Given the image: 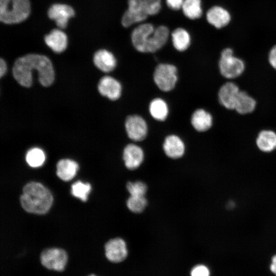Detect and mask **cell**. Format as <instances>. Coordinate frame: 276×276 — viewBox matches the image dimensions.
<instances>
[{
    "instance_id": "obj_1",
    "label": "cell",
    "mask_w": 276,
    "mask_h": 276,
    "mask_svg": "<svg viewBox=\"0 0 276 276\" xmlns=\"http://www.w3.org/2000/svg\"><path fill=\"white\" fill-rule=\"evenodd\" d=\"M36 70L39 82L44 86L51 85L54 80V71L50 60L39 54H28L18 58L13 67V75L21 86L29 87L33 82L32 71Z\"/></svg>"
},
{
    "instance_id": "obj_2",
    "label": "cell",
    "mask_w": 276,
    "mask_h": 276,
    "mask_svg": "<svg viewBox=\"0 0 276 276\" xmlns=\"http://www.w3.org/2000/svg\"><path fill=\"white\" fill-rule=\"evenodd\" d=\"M53 200L50 191L37 182H30L25 185L20 196L22 208L27 212L36 214L46 213L52 206Z\"/></svg>"
},
{
    "instance_id": "obj_3",
    "label": "cell",
    "mask_w": 276,
    "mask_h": 276,
    "mask_svg": "<svg viewBox=\"0 0 276 276\" xmlns=\"http://www.w3.org/2000/svg\"><path fill=\"white\" fill-rule=\"evenodd\" d=\"M29 0H0V20L7 24L19 23L29 16Z\"/></svg>"
},
{
    "instance_id": "obj_4",
    "label": "cell",
    "mask_w": 276,
    "mask_h": 276,
    "mask_svg": "<svg viewBox=\"0 0 276 276\" xmlns=\"http://www.w3.org/2000/svg\"><path fill=\"white\" fill-rule=\"evenodd\" d=\"M220 74L227 79L239 77L245 70V63L240 58L235 56L230 48L224 49L220 53L219 60Z\"/></svg>"
},
{
    "instance_id": "obj_5",
    "label": "cell",
    "mask_w": 276,
    "mask_h": 276,
    "mask_svg": "<svg viewBox=\"0 0 276 276\" xmlns=\"http://www.w3.org/2000/svg\"><path fill=\"white\" fill-rule=\"evenodd\" d=\"M39 259L41 265L46 269L60 272L65 270L68 261L66 251L57 247L43 250Z\"/></svg>"
},
{
    "instance_id": "obj_6",
    "label": "cell",
    "mask_w": 276,
    "mask_h": 276,
    "mask_svg": "<svg viewBox=\"0 0 276 276\" xmlns=\"http://www.w3.org/2000/svg\"><path fill=\"white\" fill-rule=\"evenodd\" d=\"M153 79L157 86L164 91L174 88L177 81L176 67L170 64L161 63L155 68Z\"/></svg>"
},
{
    "instance_id": "obj_7",
    "label": "cell",
    "mask_w": 276,
    "mask_h": 276,
    "mask_svg": "<svg viewBox=\"0 0 276 276\" xmlns=\"http://www.w3.org/2000/svg\"><path fill=\"white\" fill-rule=\"evenodd\" d=\"M154 29V27L150 23L142 24L134 29L131 33V41L137 51L148 53L150 42Z\"/></svg>"
},
{
    "instance_id": "obj_8",
    "label": "cell",
    "mask_w": 276,
    "mask_h": 276,
    "mask_svg": "<svg viewBox=\"0 0 276 276\" xmlns=\"http://www.w3.org/2000/svg\"><path fill=\"white\" fill-rule=\"evenodd\" d=\"M147 17L144 10L143 0H128V9L122 16L121 23L123 27L127 28L143 21Z\"/></svg>"
},
{
    "instance_id": "obj_9",
    "label": "cell",
    "mask_w": 276,
    "mask_h": 276,
    "mask_svg": "<svg viewBox=\"0 0 276 276\" xmlns=\"http://www.w3.org/2000/svg\"><path fill=\"white\" fill-rule=\"evenodd\" d=\"M125 129L130 139L140 142L145 139L147 134V125L145 120L138 115L128 117L125 124Z\"/></svg>"
},
{
    "instance_id": "obj_10",
    "label": "cell",
    "mask_w": 276,
    "mask_h": 276,
    "mask_svg": "<svg viewBox=\"0 0 276 276\" xmlns=\"http://www.w3.org/2000/svg\"><path fill=\"white\" fill-rule=\"evenodd\" d=\"M105 255L112 263H119L126 259L128 251L125 241L120 238L109 240L104 246Z\"/></svg>"
},
{
    "instance_id": "obj_11",
    "label": "cell",
    "mask_w": 276,
    "mask_h": 276,
    "mask_svg": "<svg viewBox=\"0 0 276 276\" xmlns=\"http://www.w3.org/2000/svg\"><path fill=\"white\" fill-rule=\"evenodd\" d=\"M207 21L217 29L227 26L231 21L232 16L229 11L221 6L211 7L206 13Z\"/></svg>"
},
{
    "instance_id": "obj_12",
    "label": "cell",
    "mask_w": 276,
    "mask_h": 276,
    "mask_svg": "<svg viewBox=\"0 0 276 276\" xmlns=\"http://www.w3.org/2000/svg\"><path fill=\"white\" fill-rule=\"evenodd\" d=\"M48 16L54 20L60 28H65L69 19L75 14V11L71 6L61 4L53 5L48 11Z\"/></svg>"
},
{
    "instance_id": "obj_13",
    "label": "cell",
    "mask_w": 276,
    "mask_h": 276,
    "mask_svg": "<svg viewBox=\"0 0 276 276\" xmlns=\"http://www.w3.org/2000/svg\"><path fill=\"white\" fill-rule=\"evenodd\" d=\"M240 91L239 87L235 83H225L221 86L218 91L220 103L227 109H234Z\"/></svg>"
},
{
    "instance_id": "obj_14",
    "label": "cell",
    "mask_w": 276,
    "mask_h": 276,
    "mask_svg": "<svg viewBox=\"0 0 276 276\" xmlns=\"http://www.w3.org/2000/svg\"><path fill=\"white\" fill-rule=\"evenodd\" d=\"M123 157L125 167L130 170H134L142 164L144 158V151L140 146L130 144L125 147Z\"/></svg>"
},
{
    "instance_id": "obj_15",
    "label": "cell",
    "mask_w": 276,
    "mask_h": 276,
    "mask_svg": "<svg viewBox=\"0 0 276 276\" xmlns=\"http://www.w3.org/2000/svg\"><path fill=\"white\" fill-rule=\"evenodd\" d=\"M99 93L111 100L118 99L122 92V86L120 83L110 76L102 77L98 84Z\"/></svg>"
},
{
    "instance_id": "obj_16",
    "label": "cell",
    "mask_w": 276,
    "mask_h": 276,
    "mask_svg": "<svg viewBox=\"0 0 276 276\" xmlns=\"http://www.w3.org/2000/svg\"><path fill=\"white\" fill-rule=\"evenodd\" d=\"M163 149L168 157L172 159H178L183 155L185 146L179 136L172 134L165 138Z\"/></svg>"
},
{
    "instance_id": "obj_17",
    "label": "cell",
    "mask_w": 276,
    "mask_h": 276,
    "mask_svg": "<svg viewBox=\"0 0 276 276\" xmlns=\"http://www.w3.org/2000/svg\"><path fill=\"white\" fill-rule=\"evenodd\" d=\"M44 41L47 45L56 53L64 51L67 44L66 35L58 29L53 30L49 34L45 35Z\"/></svg>"
},
{
    "instance_id": "obj_18",
    "label": "cell",
    "mask_w": 276,
    "mask_h": 276,
    "mask_svg": "<svg viewBox=\"0 0 276 276\" xmlns=\"http://www.w3.org/2000/svg\"><path fill=\"white\" fill-rule=\"evenodd\" d=\"M95 65L104 72H109L114 70L117 60L114 55L106 50H100L94 56Z\"/></svg>"
},
{
    "instance_id": "obj_19",
    "label": "cell",
    "mask_w": 276,
    "mask_h": 276,
    "mask_svg": "<svg viewBox=\"0 0 276 276\" xmlns=\"http://www.w3.org/2000/svg\"><path fill=\"white\" fill-rule=\"evenodd\" d=\"M191 124L198 131L203 132L209 130L213 124V117L211 113L203 109H198L193 113Z\"/></svg>"
},
{
    "instance_id": "obj_20",
    "label": "cell",
    "mask_w": 276,
    "mask_h": 276,
    "mask_svg": "<svg viewBox=\"0 0 276 276\" xmlns=\"http://www.w3.org/2000/svg\"><path fill=\"white\" fill-rule=\"evenodd\" d=\"M78 169V165L74 160L63 159L57 164V175L62 180L68 181L76 175Z\"/></svg>"
},
{
    "instance_id": "obj_21",
    "label": "cell",
    "mask_w": 276,
    "mask_h": 276,
    "mask_svg": "<svg viewBox=\"0 0 276 276\" xmlns=\"http://www.w3.org/2000/svg\"><path fill=\"white\" fill-rule=\"evenodd\" d=\"M169 36V30L161 25L155 28L150 43L149 53L155 52L160 49L167 42Z\"/></svg>"
},
{
    "instance_id": "obj_22",
    "label": "cell",
    "mask_w": 276,
    "mask_h": 276,
    "mask_svg": "<svg viewBox=\"0 0 276 276\" xmlns=\"http://www.w3.org/2000/svg\"><path fill=\"white\" fill-rule=\"evenodd\" d=\"M256 144L262 151H273L276 148V133L271 130H262L258 135Z\"/></svg>"
},
{
    "instance_id": "obj_23",
    "label": "cell",
    "mask_w": 276,
    "mask_h": 276,
    "mask_svg": "<svg viewBox=\"0 0 276 276\" xmlns=\"http://www.w3.org/2000/svg\"><path fill=\"white\" fill-rule=\"evenodd\" d=\"M256 107V100L246 92L240 90L234 110L239 114H246L252 112Z\"/></svg>"
},
{
    "instance_id": "obj_24",
    "label": "cell",
    "mask_w": 276,
    "mask_h": 276,
    "mask_svg": "<svg viewBox=\"0 0 276 276\" xmlns=\"http://www.w3.org/2000/svg\"><path fill=\"white\" fill-rule=\"evenodd\" d=\"M172 41L174 48L178 51H184L189 47L191 37L189 32L185 29H175L171 34Z\"/></svg>"
},
{
    "instance_id": "obj_25",
    "label": "cell",
    "mask_w": 276,
    "mask_h": 276,
    "mask_svg": "<svg viewBox=\"0 0 276 276\" xmlns=\"http://www.w3.org/2000/svg\"><path fill=\"white\" fill-rule=\"evenodd\" d=\"M181 9L183 14L190 19H198L203 13L201 0H184Z\"/></svg>"
},
{
    "instance_id": "obj_26",
    "label": "cell",
    "mask_w": 276,
    "mask_h": 276,
    "mask_svg": "<svg viewBox=\"0 0 276 276\" xmlns=\"http://www.w3.org/2000/svg\"><path fill=\"white\" fill-rule=\"evenodd\" d=\"M151 116L158 121L165 120L168 114V107L166 102L161 98L153 99L149 105Z\"/></svg>"
},
{
    "instance_id": "obj_27",
    "label": "cell",
    "mask_w": 276,
    "mask_h": 276,
    "mask_svg": "<svg viewBox=\"0 0 276 276\" xmlns=\"http://www.w3.org/2000/svg\"><path fill=\"white\" fill-rule=\"evenodd\" d=\"M45 158L44 153L38 148H34L29 150L26 156L27 163L32 167L41 166L44 162Z\"/></svg>"
},
{
    "instance_id": "obj_28",
    "label": "cell",
    "mask_w": 276,
    "mask_h": 276,
    "mask_svg": "<svg viewBox=\"0 0 276 276\" xmlns=\"http://www.w3.org/2000/svg\"><path fill=\"white\" fill-rule=\"evenodd\" d=\"M147 200L145 196H130L126 204L128 209L134 213H141L147 205Z\"/></svg>"
},
{
    "instance_id": "obj_29",
    "label": "cell",
    "mask_w": 276,
    "mask_h": 276,
    "mask_svg": "<svg viewBox=\"0 0 276 276\" xmlns=\"http://www.w3.org/2000/svg\"><path fill=\"white\" fill-rule=\"evenodd\" d=\"M90 190L91 186L89 183H83L80 181L73 183L71 188L72 195L83 201L87 200Z\"/></svg>"
},
{
    "instance_id": "obj_30",
    "label": "cell",
    "mask_w": 276,
    "mask_h": 276,
    "mask_svg": "<svg viewBox=\"0 0 276 276\" xmlns=\"http://www.w3.org/2000/svg\"><path fill=\"white\" fill-rule=\"evenodd\" d=\"M126 188L130 196H145L147 191L146 184L141 181L128 182Z\"/></svg>"
},
{
    "instance_id": "obj_31",
    "label": "cell",
    "mask_w": 276,
    "mask_h": 276,
    "mask_svg": "<svg viewBox=\"0 0 276 276\" xmlns=\"http://www.w3.org/2000/svg\"><path fill=\"white\" fill-rule=\"evenodd\" d=\"M144 10L146 14L154 15L158 13L161 9V0H143Z\"/></svg>"
},
{
    "instance_id": "obj_32",
    "label": "cell",
    "mask_w": 276,
    "mask_h": 276,
    "mask_svg": "<svg viewBox=\"0 0 276 276\" xmlns=\"http://www.w3.org/2000/svg\"><path fill=\"white\" fill-rule=\"evenodd\" d=\"M209 268L204 265H197L194 266L191 271V276H210Z\"/></svg>"
},
{
    "instance_id": "obj_33",
    "label": "cell",
    "mask_w": 276,
    "mask_h": 276,
    "mask_svg": "<svg viewBox=\"0 0 276 276\" xmlns=\"http://www.w3.org/2000/svg\"><path fill=\"white\" fill-rule=\"evenodd\" d=\"M268 58L270 65L276 70V44L273 45L270 50Z\"/></svg>"
},
{
    "instance_id": "obj_34",
    "label": "cell",
    "mask_w": 276,
    "mask_h": 276,
    "mask_svg": "<svg viewBox=\"0 0 276 276\" xmlns=\"http://www.w3.org/2000/svg\"><path fill=\"white\" fill-rule=\"evenodd\" d=\"M167 6L171 9L177 10L181 8L184 0H166Z\"/></svg>"
},
{
    "instance_id": "obj_35",
    "label": "cell",
    "mask_w": 276,
    "mask_h": 276,
    "mask_svg": "<svg viewBox=\"0 0 276 276\" xmlns=\"http://www.w3.org/2000/svg\"><path fill=\"white\" fill-rule=\"evenodd\" d=\"M7 71V64L2 58L0 60V77H2Z\"/></svg>"
},
{
    "instance_id": "obj_36",
    "label": "cell",
    "mask_w": 276,
    "mask_h": 276,
    "mask_svg": "<svg viewBox=\"0 0 276 276\" xmlns=\"http://www.w3.org/2000/svg\"><path fill=\"white\" fill-rule=\"evenodd\" d=\"M270 269L271 272L276 275V255L272 258Z\"/></svg>"
},
{
    "instance_id": "obj_37",
    "label": "cell",
    "mask_w": 276,
    "mask_h": 276,
    "mask_svg": "<svg viewBox=\"0 0 276 276\" xmlns=\"http://www.w3.org/2000/svg\"><path fill=\"white\" fill-rule=\"evenodd\" d=\"M87 276H97V275L95 274L94 273H91L90 274L88 275Z\"/></svg>"
}]
</instances>
